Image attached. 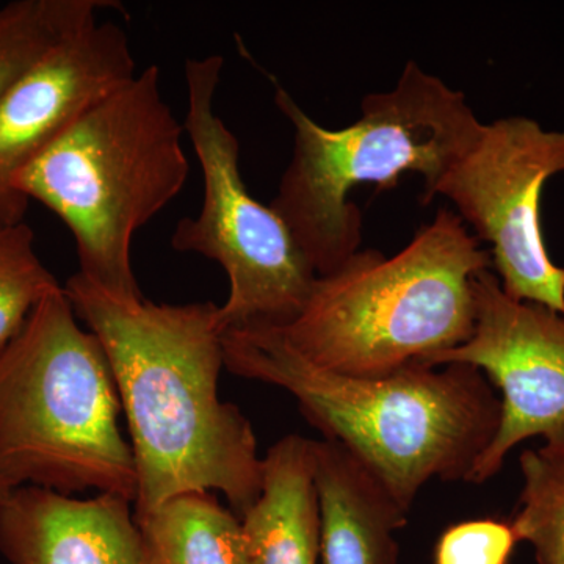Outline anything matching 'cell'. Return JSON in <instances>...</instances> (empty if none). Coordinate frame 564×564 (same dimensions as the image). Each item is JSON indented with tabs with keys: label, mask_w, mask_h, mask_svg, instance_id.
<instances>
[{
	"label": "cell",
	"mask_w": 564,
	"mask_h": 564,
	"mask_svg": "<svg viewBox=\"0 0 564 564\" xmlns=\"http://www.w3.org/2000/svg\"><path fill=\"white\" fill-rule=\"evenodd\" d=\"M65 292L102 345L120 393L137 469L133 514L215 489L242 519L261 496L263 458L251 422L218 395L220 306L121 300L79 272Z\"/></svg>",
	"instance_id": "6da1fadb"
},
{
	"label": "cell",
	"mask_w": 564,
	"mask_h": 564,
	"mask_svg": "<svg viewBox=\"0 0 564 564\" xmlns=\"http://www.w3.org/2000/svg\"><path fill=\"white\" fill-rule=\"evenodd\" d=\"M223 356L232 375L291 393L323 440L361 458L408 511L429 481L466 484L502 421L500 397L467 364L348 377L314 366L274 328L228 329Z\"/></svg>",
	"instance_id": "7a4b0ae2"
},
{
	"label": "cell",
	"mask_w": 564,
	"mask_h": 564,
	"mask_svg": "<svg viewBox=\"0 0 564 564\" xmlns=\"http://www.w3.org/2000/svg\"><path fill=\"white\" fill-rule=\"evenodd\" d=\"M274 102L292 122V161L270 207L292 232L317 276L336 272L362 242V215L348 196L359 185L389 191L404 173L421 174L422 203L473 147L484 122L463 91L410 61L389 91L370 93L361 117L322 128L282 87Z\"/></svg>",
	"instance_id": "3957f363"
},
{
	"label": "cell",
	"mask_w": 564,
	"mask_h": 564,
	"mask_svg": "<svg viewBox=\"0 0 564 564\" xmlns=\"http://www.w3.org/2000/svg\"><path fill=\"white\" fill-rule=\"evenodd\" d=\"M489 269L491 252L456 212L440 209L391 258L359 250L336 272L315 278L299 317L274 329L322 369L389 377L470 339L474 280Z\"/></svg>",
	"instance_id": "277c9868"
},
{
	"label": "cell",
	"mask_w": 564,
	"mask_h": 564,
	"mask_svg": "<svg viewBox=\"0 0 564 564\" xmlns=\"http://www.w3.org/2000/svg\"><path fill=\"white\" fill-rule=\"evenodd\" d=\"M184 132L163 98L161 69L151 65L40 152L11 188L68 226L82 276L117 299L143 300L133 236L187 182Z\"/></svg>",
	"instance_id": "5b68a950"
},
{
	"label": "cell",
	"mask_w": 564,
	"mask_h": 564,
	"mask_svg": "<svg viewBox=\"0 0 564 564\" xmlns=\"http://www.w3.org/2000/svg\"><path fill=\"white\" fill-rule=\"evenodd\" d=\"M121 410L102 345L80 328L57 285L0 351L3 477L13 489L98 491L133 503L137 469L118 425Z\"/></svg>",
	"instance_id": "8992f818"
},
{
	"label": "cell",
	"mask_w": 564,
	"mask_h": 564,
	"mask_svg": "<svg viewBox=\"0 0 564 564\" xmlns=\"http://www.w3.org/2000/svg\"><path fill=\"white\" fill-rule=\"evenodd\" d=\"M225 58H187L184 131L204 176L203 207L177 223L172 247L220 263L228 274V302L220 306L226 332L281 329L310 299L317 273L292 232L270 206L256 202L240 172V143L215 113Z\"/></svg>",
	"instance_id": "52a82bcc"
},
{
	"label": "cell",
	"mask_w": 564,
	"mask_h": 564,
	"mask_svg": "<svg viewBox=\"0 0 564 564\" xmlns=\"http://www.w3.org/2000/svg\"><path fill=\"white\" fill-rule=\"evenodd\" d=\"M564 173V131H545L527 117L481 126L466 154L434 187L491 245L503 292L564 315V269L545 247L541 198L545 182Z\"/></svg>",
	"instance_id": "ba28073f"
},
{
	"label": "cell",
	"mask_w": 564,
	"mask_h": 564,
	"mask_svg": "<svg viewBox=\"0 0 564 564\" xmlns=\"http://www.w3.org/2000/svg\"><path fill=\"white\" fill-rule=\"evenodd\" d=\"M474 296L470 339L425 366L467 364L502 392L499 432L466 480L481 485L499 473L516 445L564 430V315L510 299L494 269L475 276Z\"/></svg>",
	"instance_id": "9c48e42d"
},
{
	"label": "cell",
	"mask_w": 564,
	"mask_h": 564,
	"mask_svg": "<svg viewBox=\"0 0 564 564\" xmlns=\"http://www.w3.org/2000/svg\"><path fill=\"white\" fill-rule=\"evenodd\" d=\"M128 33L99 18L44 52L0 98V226L24 221L14 176L74 122L137 77Z\"/></svg>",
	"instance_id": "30bf717a"
},
{
	"label": "cell",
	"mask_w": 564,
	"mask_h": 564,
	"mask_svg": "<svg viewBox=\"0 0 564 564\" xmlns=\"http://www.w3.org/2000/svg\"><path fill=\"white\" fill-rule=\"evenodd\" d=\"M131 503L21 486L0 505V554L10 564H154Z\"/></svg>",
	"instance_id": "8fae6325"
},
{
	"label": "cell",
	"mask_w": 564,
	"mask_h": 564,
	"mask_svg": "<svg viewBox=\"0 0 564 564\" xmlns=\"http://www.w3.org/2000/svg\"><path fill=\"white\" fill-rule=\"evenodd\" d=\"M321 511L322 564H397L395 533L410 511L388 485L343 444L313 441Z\"/></svg>",
	"instance_id": "7c38bea8"
},
{
	"label": "cell",
	"mask_w": 564,
	"mask_h": 564,
	"mask_svg": "<svg viewBox=\"0 0 564 564\" xmlns=\"http://www.w3.org/2000/svg\"><path fill=\"white\" fill-rule=\"evenodd\" d=\"M250 564H318L321 511L313 440L289 434L263 458L262 491L242 516Z\"/></svg>",
	"instance_id": "4fadbf2b"
},
{
	"label": "cell",
	"mask_w": 564,
	"mask_h": 564,
	"mask_svg": "<svg viewBox=\"0 0 564 564\" xmlns=\"http://www.w3.org/2000/svg\"><path fill=\"white\" fill-rule=\"evenodd\" d=\"M133 518L154 564H250L242 519L210 491L177 494Z\"/></svg>",
	"instance_id": "5bb4252c"
},
{
	"label": "cell",
	"mask_w": 564,
	"mask_h": 564,
	"mask_svg": "<svg viewBox=\"0 0 564 564\" xmlns=\"http://www.w3.org/2000/svg\"><path fill=\"white\" fill-rule=\"evenodd\" d=\"M113 6L110 0H17L0 7V98L44 52Z\"/></svg>",
	"instance_id": "9a60e30c"
},
{
	"label": "cell",
	"mask_w": 564,
	"mask_h": 564,
	"mask_svg": "<svg viewBox=\"0 0 564 564\" xmlns=\"http://www.w3.org/2000/svg\"><path fill=\"white\" fill-rule=\"evenodd\" d=\"M524 451L521 499L511 529L518 543L532 544L538 564H564V430Z\"/></svg>",
	"instance_id": "2e32d148"
},
{
	"label": "cell",
	"mask_w": 564,
	"mask_h": 564,
	"mask_svg": "<svg viewBox=\"0 0 564 564\" xmlns=\"http://www.w3.org/2000/svg\"><path fill=\"white\" fill-rule=\"evenodd\" d=\"M28 223L0 226V351L21 332L33 307L58 281L33 248Z\"/></svg>",
	"instance_id": "e0dca14e"
},
{
	"label": "cell",
	"mask_w": 564,
	"mask_h": 564,
	"mask_svg": "<svg viewBox=\"0 0 564 564\" xmlns=\"http://www.w3.org/2000/svg\"><path fill=\"white\" fill-rule=\"evenodd\" d=\"M518 544L510 522L494 519L448 527L434 549L433 564H508Z\"/></svg>",
	"instance_id": "ac0fdd59"
},
{
	"label": "cell",
	"mask_w": 564,
	"mask_h": 564,
	"mask_svg": "<svg viewBox=\"0 0 564 564\" xmlns=\"http://www.w3.org/2000/svg\"><path fill=\"white\" fill-rule=\"evenodd\" d=\"M11 491H14V489L11 488L9 481H7V478L3 477L2 470H0V505H2L3 500L9 497Z\"/></svg>",
	"instance_id": "d6986e66"
}]
</instances>
